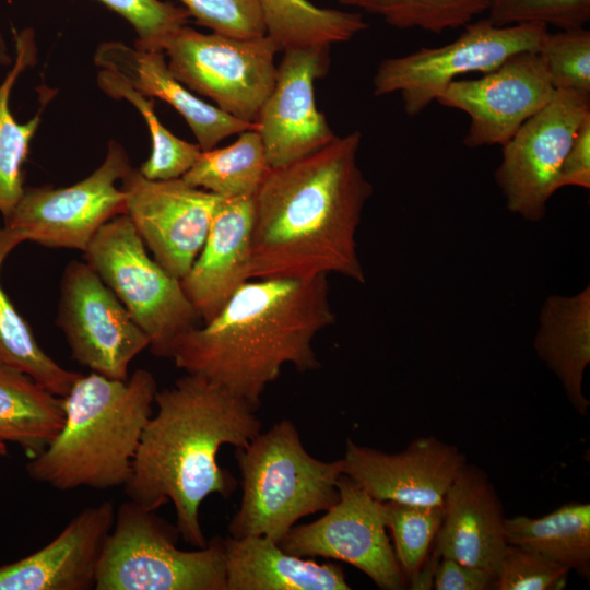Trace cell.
Segmentation results:
<instances>
[{"label": "cell", "instance_id": "cell-9", "mask_svg": "<svg viewBox=\"0 0 590 590\" xmlns=\"http://www.w3.org/2000/svg\"><path fill=\"white\" fill-rule=\"evenodd\" d=\"M162 50L173 75L191 92L255 123L276 76L279 49L269 36L235 38L184 25Z\"/></svg>", "mask_w": 590, "mask_h": 590}, {"label": "cell", "instance_id": "cell-36", "mask_svg": "<svg viewBox=\"0 0 590 590\" xmlns=\"http://www.w3.org/2000/svg\"><path fill=\"white\" fill-rule=\"evenodd\" d=\"M190 17L213 33L255 38L266 35L257 0H178Z\"/></svg>", "mask_w": 590, "mask_h": 590}, {"label": "cell", "instance_id": "cell-26", "mask_svg": "<svg viewBox=\"0 0 590 590\" xmlns=\"http://www.w3.org/2000/svg\"><path fill=\"white\" fill-rule=\"evenodd\" d=\"M15 58L0 84V213L5 219L24 192L23 164L36 133L43 108L55 91H49L37 114L27 122L15 120L10 109V95L17 78L37 61V46L32 28L12 31Z\"/></svg>", "mask_w": 590, "mask_h": 590}, {"label": "cell", "instance_id": "cell-38", "mask_svg": "<svg viewBox=\"0 0 590 590\" xmlns=\"http://www.w3.org/2000/svg\"><path fill=\"white\" fill-rule=\"evenodd\" d=\"M590 188V115L581 122L560 166L557 188Z\"/></svg>", "mask_w": 590, "mask_h": 590}, {"label": "cell", "instance_id": "cell-7", "mask_svg": "<svg viewBox=\"0 0 590 590\" xmlns=\"http://www.w3.org/2000/svg\"><path fill=\"white\" fill-rule=\"evenodd\" d=\"M83 253L145 333L153 355L169 358L175 340L201 324L180 281L150 257L127 214L106 223Z\"/></svg>", "mask_w": 590, "mask_h": 590}, {"label": "cell", "instance_id": "cell-27", "mask_svg": "<svg viewBox=\"0 0 590 590\" xmlns=\"http://www.w3.org/2000/svg\"><path fill=\"white\" fill-rule=\"evenodd\" d=\"M266 35L279 51L331 47L345 43L368 27L359 13L320 8L308 0H257Z\"/></svg>", "mask_w": 590, "mask_h": 590}, {"label": "cell", "instance_id": "cell-19", "mask_svg": "<svg viewBox=\"0 0 590 590\" xmlns=\"http://www.w3.org/2000/svg\"><path fill=\"white\" fill-rule=\"evenodd\" d=\"M435 538L440 557L485 569L496 576L508 546L500 500L487 475L465 463L442 500Z\"/></svg>", "mask_w": 590, "mask_h": 590}, {"label": "cell", "instance_id": "cell-21", "mask_svg": "<svg viewBox=\"0 0 590 590\" xmlns=\"http://www.w3.org/2000/svg\"><path fill=\"white\" fill-rule=\"evenodd\" d=\"M94 62L119 74L144 96L169 104L186 120L201 151L215 148L231 135L256 129V123L240 120L197 97L173 75L163 50L109 40L97 47Z\"/></svg>", "mask_w": 590, "mask_h": 590}, {"label": "cell", "instance_id": "cell-8", "mask_svg": "<svg viewBox=\"0 0 590 590\" xmlns=\"http://www.w3.org/2000/svg\"><path fill=\"white\" fill-rule=\"evenodd\" d=\"M463 27L447 45L421 47L405 56L384 59L373 79L374 95L399 93L405 113L415 116L458 76L488 73L518 52L539 51L550 32L543 23L497 26L488 19Z\"/></svg>", "mask_w": 590, "mask_h": 590}, {"label": "cell", "instance_id": "cell-14", "mask_svg": "<svg viewBox=\"0 0 590 590\" xmlns=\"http://www.w3.org/2000/svg\"><path fill=\"white\" fill-rule=\"evenodd\" d=\"M127 215L156 262L177 280L190 270L221 197L182 178L151 180L132 168L121 180Z\"/></svg>", "mask_w": 590, "mask_h": 590}, {"label": "cell", "instance_id": "cell-3", "mask_svg": "<svg viewBox=\"0 0 590 590\" xmlns=\"http://www.w3.org/2000/svg\"><path fill=\"white\" fill-rule=\"evenodd\" d=\"M154 403L157 411L142 432L125 493L155 511L172 502L179 535L204 547L202 502L212 494L227 498L236 488L219 464V450L246 447L261 432V420L250 403L192 374L157 390Z\"/></svg>", "mask_w": 590, "mask_h": 590}, {"label": "cell", "instance_id": "cell-39", "mask_svg": "<svg viewBox=\"0 0 590 590\" xmlns=\"http://www.w3.org/2000/svg\"><path fill=\"white\" fill-rule=\"evenodd\" d=\"M433 586L437 590H488L495 589L496 576L485 569L440 557Z\"/></svg>", "mask_w": 590, "mask_h": 590}, {"label": "cell", "instance_id": "cell-10", "mask_svg": "<svg viewBox=\"0 0 590 590\" xmlns=\"http://www.w3.org/2000/svg\"><path fill=\"white\" fill-rule=\"evenodd\" d=\"M123 146L111 140L104 162L68 187H26L4 219V227L22 241L84 252L110 220L127 213V196L116 186L132 169Z\"/></svg>", "mask_w": 590, "mask_h": 590}, {"label": "cell", "instance_id": "cell-41", "mask_svg": "<svg viewBox=\"0 0 590 590\" xmlns=\"http://www.w3.org/2000/svg\"><path fill=\"white\" fill-rule=\"evenodd\" d=\"M8 453V448L5 442L0 441V457L5 456Z\"/></svg>", "mask_w": 590, "mask_h": 590}, {"label": "cell", "instance_id": "cell-37", "mask_svg": "<svg viewBox=\"0 0 590 590\" xmlns=\"http://www.w3.org/2000/svg\"><path fill=\"white\" fill-rule=\"evenodd\" d=\"M569 569L526 548L508 544L496 578L498 590H558Z\"/></svg>", "mask_w": 590, "mask_h": 590}, {"label": "cell", "instance_id": "cell-32", "mask_svg": "<svg viewBox=\"0 0 590 590\" xmlns=\"http://www.w3.org/2000/svg\"><path fill=\"white\" fill-rule=\"evenodd\" d=\"M387 528L393 538V551L405 578L412 579L428 556L440 528L442 505H410L385 502Z\"/></svg>", "mask_w": 590, "mask_h": 590}, {"label": "cell", "instance_id": "cell-31", "mask_svg": "<svg viewBox=\"0 0 590 590\" xmlns=\"http://www.w3.org/2000/svg\"><path fill=\"white\" fill-rule=\"evenodd\" d=\"M381 17L387 24L401 28H420L441 33L462 27L487 12L491 0H339Z\"/></svg>", "mask_w": 590, "mask_h": 590}, {"label": "cell", "instance_id": "cell-16", "mask_svg": "<svg viewBox=\"0 0 590 590\" xmlns=\"http://www.w3.org/2000/svg\"><path fill=\"white\" fill-rule=\"evenodd\" d=\"M330 48L283 51L274 86L255 121L271 168L308 156L337 137L315 97L316 80L330 68Z\"/></svg>", "mask_w": 590, "mask_h": 590}, {"label": "cell", "instance_id": "cell-4", "mask_svg": "<svg viewBox=\"0 0 590 590\" xmlns=\"http://www.w3.org/2000/svg\"><path fill=\"white\" fill-rule=\"evenodd\" d=\"M157 390L154 375L143 368L126 380L82 374L63 397L61 429L28 460L27 475L60 492L123 486Z\"/></svg>", "mask_w": 590, "mask_h": 590}, {"label": "cell", "instance_id": "cell-17", "mask_svg": "<svg viewBox=\"0 0 590 590\" xmlns=\"http://www.w3.org/2000/svg\"><path fill=\"white\" fill-rule=\"evenodd\" d=\"M342 473L379 502L442 505L445 494L467 463L456 446L436 437L413 440L388 453L346 439Z\"/></svg>", "mask_w": 590, "mask_h": 590}, {"label": "cell", "instance_id": "cell-1", "mask_svg": "<svg viewBox=\"0 0 590 590\" xmlns=\"http://www.w3.org/2000/svg\"><path fill=\"white\" fill-rule=\"evenodd\" d=\"M353 131L298 161L270 168L255 196L248 280L341 274L364 284L356 233L373 186Z\"/></svg>", "mask_w": 590, "mask_h": 590}, {"label": "cell", "instance_id": "cell-23", "mask_svg": "<svg viewBox=\"0 0 590 590\" xmlns=\"http://www.w3.org/2000/svg\"><path fill=\"white\" fill-rule=\"evenodd\" d=\"M539 358L560 381L569 403L587 416L583 376L590 363V286L570 296H548L533 341Z\"/></svg>", "mask_w": 590, "mask_h": 590}, {"label": "cell", "instance_id": "cell-22", "mask_svg": "<svg viewBox=\"0 0 590 590\" xmlns=\"http://www.w3.org/2000/svg\"><path fill=\"white\" fill-rule=\"evenodd\" d=\"M226 590H349L342 568L285 552L259 535L223 539Z\"/></svg>", "mask_w": 590, "mask_h": 590}, {"label": "cell", "instance_id": "cell-18", "mask_svg": "<svg viewBox=\"0 0 590 590\" xmlns=\"http://www.w3.org/2000/svg\"><path fill=\"white\" fill-rule=\"evenodd\" d=\"M115 514L110 500L84 508L44 547L0 566V590L94 589Z\"/></svg>", "mask_w": 590, "mask_h": 590}, {"label": "cell", "instance_id": "cell-13", "mask_svg": "<svg viewBox=\"0 0 590 590\" xmlns=\"http://www.w3.org/2000/svg\"><path fill=\"white\" fill-rule=\"evenodd\" d=\"M56 323L71 357L109 379L126 380L130 363L150 344L121 302L85 261L72 260L63 270Z\"/></svg>", "mask_w": 590, "mask_h": 590}, {"label": "cell", "instance_id": "cell-15", "mask_svg": "<svg viewBox=\"0 0 590 590\" xmlns=\"http://www.w3.org/2000/svg\"><path fill=\"white\" fill-rule=\"evenodd\" d=\"M555 92L539 51H522L479 79L451 82L436 102L469 116L465 146H503Z\"/></svg>", "mask_w": 590, "mask_h": 590}, {"label": "cell", "instance_id": "cell-20", "mask_svg": "<svg viewBox=\"0 0 590 590\" xmlns=\"http://www.w3.org/2000/svg\"><path fill=\"white\" fill-rule=\"evenodd\" d=\"M253 219L255 196L221 198L203 247L180 280L202 323L248 281Z\"/></svg>", "mask_w": 590, "mask_h": 590}, {"label": "cell", "instance_id": "cell-24", "mask_svg": "<svg viewBox=\"0 0 590 590\" xmlns=\"http://www.w3.org/2000/svg\"><path fill=\"white\" fill-rule=\"evenodd\" d=\"M63 422V398L0 361V441L16 444L32 459L47 448Z\"/></svg>", "mask_w": 590, "mask_h": 590}, {"label": "cell", "instance_id": "cell-11", "mask_svg": "<svg viewBox=\"0 0 590 590\" xmlns=\"http://www.w3.org/2000/svg\"><path fill=\"white\" fill-rule=\"evenodd\" d=\"M590 95L556 90L551 102L530 117L503 145L495 181L506 208L531 222L546 213L566 153L583 119Z\"/></svg>", "mask_w": 590, "mask_h": 590}, {"label": "cell", "instance_id": "cell-35", "mask_svg": "<svg viewBox=\"0 0 590 590\" xmlns=\"http://www.w3.org/2000/svg\"><path fill=\"white\" fill-rule=\"evenodd\" d=\"M127 20L134 32V46L162 50L165 42L181 26L189 14L182 7L161 0H98Z\"/></svg>", "mask_w": 590, "mask_h": 590}, {"label": "cell", "instance_id": "cell-34", "mask_svg": "<svg viewBox=\"0 0 590 590\" xmlns=\"http://www.w3.org/2000/svg\"><path fill=\"white\" fill-rule=\"evenodd\" d=\"M488 20L497 26L543 23L559 30L583 27L590 0H491Z\"/></svg>", "mask_w": 590, "mask_h": 590}, {"label": "cell", "instance_id": "cell-28", "mask_svg": "<svg viewBox=\"0 0 590 590\" xmlns=\"http://www.w3.org/2000/svg\"><path fill=\"white\" fill-rule=\"evenodd\" d=\"M21 238L0 226V269ZM0 361L15 367L49 392L66 397L82 375L60 366L38 344L31 326L16 310L0 284Z\"/></svg>", "mask_w": 590, "mask_h": 590}, {"label": "cell", "instance_id": "cell-40", "mask_svg": "<svg viewBox=\"0 0 590 590\" xmlns=\"http://www.w3.org/2000/svg\"><path fill=\"white\" fill-rule=\"evenodd\" d=\"M12 63L11 55L9 54L7 43L0 33V64L8 66Z\"/></svg>", "mask_w": 590, "mask_h": 590}, {"label": "cell", "instance_id": "cell-29", "mask_svg": "<svg viewBox=\"0 0 590 590\" xmlns=\"http://www.w3.org/2000/svg\"><path fill=\"white\" fill-rule=\"evenodd\" d=\"M237 135L227 146L202 151L181 178L221 198L256 196L271 167L256 129Z\"/></svg>", "mask_w": 590, "mask_h": 590}, {"label": "cell", "instance_id": "cell-33", "mask_svg": "<svg viewBox=\"0 0 590 590\" xmlns=\"http://www.w3.org/2000/svg\"><path fill=\"white\" fill-rule=\"evenodd\" d=\"M539 54L555 90L590 95V32L587 28L548 32Z\"/></svg>", "mask_w": 590, "mask_h": 590}, {"label": "cell", "instance_id": "cell-12", "mask_svg": "<svg viewBox=\"0 0 590 590\" xmlns=\"http://www.w3.org/2000/svg\"><path fill=\"white\" fill-rule=\"evenodd\" d=\"M339 499L317 520L294 526L279 545L287 553L351 564L382 590H401L406 578L387 534L385 502L342 474Z\"/></svg>", "mask_w": 590, "mask_h": 590}, {"label": "cell", "instance_id": "cell-25", "mask_svg": "<svg viewBox=\"0 0 590 590\" xmlns=\"http://www.w3.org/2000/svg\"><path fill=\"white\" fill-rule=\"evenodd\" d=\"M508 544L541 554L590 577V505L569 503L540 518H505Z\"/></svg>", "mask_w": 590, "mask_h": 590}, {"label": "cell", "instance_id": "cell-6", "mask_svg": "<svg viewBox=\"0 0 590 590\" xmlns=\"http://www.w3.org/2000/svg\"><path fill=\"white\" fill-rule=\"evenodd\" d=\"M176 526L128 500L118 507L96 573V590H226L223 539L177 547Z\"/></svg>", "mask_w": 590, "mask_h": 590}, {"label": "cell", "instance_id": "cell-2", "mask_svg": "<svg viewBox=\"0 0 590 590\" xmlns=\"http://www.w3.org/2000/svg\"><path fill=\"white\" fill-rule=\"evenodd\" d=\"M334 322L327 275L252 279L211 320L179 335L169 358L258 409L284 365L321 367L312 341Z\"/></svg>", "mask_w": 590, "mask_h": 590}, {"label": "cell", "instance_id": "cell-5", "mask_svg": "<svg viewBox=\"0 0 590 590\" xmlns=\"http://www.w3.org/2000/svg\"><path fill=\"white\" fill-rule=\"evenodd\" d=\"M240 504L229 521V536H266L278 544L296 522L328 510L339 499L341 459L322 461L305 449L290 420L259 433L237 448Z\"/></svg>", "mask_w": 590, "mask_h": 590}, {"label": "cell", "instance_id": "cell-30", "mask_svg": "<svg viewBox=\"0 0 590 590\" xmlns=\"http://www.w3.org/2000/svg\"><path fill=\"white\" fill-rule=\"evenodd\" d=\"M99 88L115 99H126L132 104L146 122L151 135L150 157L139 172L151 180L181 178L197 162L201 154L198 144L187 142L166 129L154 109V98L134 90L119 74L102 69L97 74Z\"/></svg>", "mask_w": 590, "mask_h": 590}]
</instances>
